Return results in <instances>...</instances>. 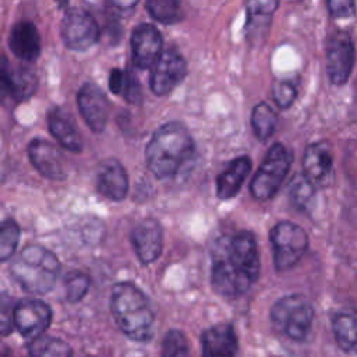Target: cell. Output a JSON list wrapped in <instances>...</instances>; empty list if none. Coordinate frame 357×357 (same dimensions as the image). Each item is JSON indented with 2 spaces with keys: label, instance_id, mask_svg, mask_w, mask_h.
<instances>
[{
  "label": "cell",
  "instance_id": "obj_28",
  "mask_svg": "<svg viewBox=\"0 0 357 357\" xmlns=\"http://www.w3.org/2000/svg\"><path fill=\"white\" fill-rule=\"evenodd\" d=\"M149 15L162 24H174L180 18L178 0H146Z\"/></svg>",
  "mask_w": 357,
  "mask_h": 357
},
{
  "label": "cell",
  "instance_id": "obj_20",
  "mask_svg": "<svg viewBox=\"0 0 357 357\" xmlns=\"http://www.w3.org/2000/svg\"><path fill=\"white\" fill-rule=\"evenodd\" d=\"M98 191L110 201H121L128 192V176L123 165L116 159L100 163L96 174Z\"/></svg>",
  "mask_w": 357,
  "mask_h": 357
},
{
  "label": "cell",
  "instance_id": "obj_17",
  "mask_svg": "<svg viewBox=\"0 0 357 357\" xmlns=\"http://www.w3.org/2000/svg\"><path fill=\"white\" fill-rule=\"evenodd\" d=\"M254 282L234 269L226 258L218 259L211 268L212 289L223 297H238L244 294Z\"/></svg>",
  "mask_w": 357,
  "mask_h": 357
},
{
  "label": "cell",
  "instance_id": "obj_10",
  "mask_svg": "<svg viewBox=\"0 0 357 357\" xmlns=\"http://www.w3.org/2000/svg\"><path fill=\"white\" fill-rule=\"evenodd\" d=\"M226 259L234 269L255 282L261 268L255 236L248 230L237 231L229 241Z\"/></svg>",
  "mask_w": 357,
  "mask_h": 357
},
{
  "label": "cell",
  "instance_id": "obj_35",
  "mask_svg": "<svg viewBox=\"0 0 357 357\" xmlns=\"http://www.w3.org/2000/svg\"><path fill=\"white\" fill-rule=\"evenodd\" d=\"M328 10L335 18H347L354 13V0H326Z\"/></svg>",
  "mask_w": 357,
  "mask_h": 357
},
{
  "label": "cell",
  "instance_id": "obj_24",
  "mask_svg": "<svg viewBox=\"0 0 357 357\" xmlns=\"http://www.w3.org/2000/svg\"><path fill=\"white\" fill-rule=\"evenodd\" d=\"M278 6L279 0H245L248 36L262 35Z\"/></svg>",
  "mask_w": 357,
  "mask_h": 357
},
{
  "label": "cell",
  "instance_id": "obj_8",
  "mask_svg": "<svg viewBox=\"0 0 357 357\" xmlns=\"http://www.w3.org/2000/svg\"><path fill=\"white\" fill-rule=\"evenodd\" d=\"M52 318V308L47 303L39 298H26L14 305V326L29 340L43 335L49 328Z\"/></svg>",
  "mask_w": 357,
  "mask_h": 357
},
{
  "label": "cell",
  "instance_id": "obj_11",
  "mask_svg": "<svg viewBox=\"0 0 357 357\" xmlns=\"http://www.w3.org/2000/svg\"><path fill=\"white\" fill-rule=\"evenodd\" d=\"M354 64V46L346 32H336L326 46V71L332 84H344Z\"/></svg>",
  "mask_w": 357,
  "mask_h": 357
},
{
  "label": "cell",
  "instance_id": "obj_26",
  "mask_svg": "<svg viewBox=\"0 0 357 357\" xmlns=\"http://www.w3.org/2000/svg\"><path fill=\"white\" fill-rule=\"evenodd\" d=\"M28 356L29 357H73V350L68 343H66L59 337L40 335L29 340Z\"/></svg>",
  "mask_w": 357,
  "mask_h": 357
},
{
  "label": "cell",
  "instance_id": "obj_34",
  "mask_svg": "<svg viewBox=\"0 0 357 357\" xmlns=\"http://www.w3.org/2000/svg\"><path fill=\"white\" fill-rule=\"evenodd\" d=\"M121 95L124 96V99L128 103H139L142 99V91H141V85L138 82V79L135 78V75L130 71H126V81H124V86H123V92Z\"/></svg>",
  "mask_w": 357,
  "mask_h": 357
},
{
  "label": "cell",
  "instance_id": "obj_33",
  "mask_svg": "<svg viewBox=\"0 0 357 357\" xmlns=\"http://www.w3.org/2000/svg\"><path fill=\"white\" fill-rule=\"evenodd\" d=\"M296 95H297L296 88L289 81H278L272 88L273 100L280 109L290 107L296 99Z\"/></svg>",
  "mask_w": 357,
  "mask_h": 357
},
{
  "label": "cell",
  "instance_id": "obj_32",
  "mask_svg": "<svg viewBox=\"0 0 357 357\" xmlns=\"http://www.w3.org/2000/svg\"><path fill=\"white\" fill-rule=\"evenodd\" d=\"M89 289V278L81 272H70L64 280L66 300L70 303L79 301Z\"/></svg>",
  "mask_w": 357,
  "mask_h": 357
},
{
  "label": "cell",
  "instance_id": "obj_13",
  "mask_svg": "<svg viewBox=\"0 0 357 357\" xmlns=\"http://www.w3.org/2000/svg\"><path fill=\"white\" fill-rule=\"evenodd\" d=\"M77 105L86 126L93 132H102L109 119V100L95 84H84L77 95Z\"/></svg>",
  "mask_w": 357,
  "mask_h": 357
},
{
  "label": "cell",
  "instance_id": "obj_22",
  "mask_svg": "<svg viewBox=\"0 0 357 357\" xmlns=\"http://www.w3.org/2000/svg\"><path fill=\"white\" fill-rule=\"evenodd\" d=\"M252 162L248 156H238L233 159L216 178V195L220 199L233 198L248 177Z\"/></svg>",
  "mask_w": 357,
  "mask_h": 357
},
{
  "label": "cell",
  "instance_id": "obj_36",
  "mask_svg": "<svg viewBox=\"0 0 357 357\" xmlns=\"http://www.w3.org/2000/svg\"><path fill=\"white\" fill-rule=\"evenodd\" d=\"M124 81H126V71L119 70V68H113L110 71V75H109V89L113 93L120 95L123 92Z\"/></svg>",
  "mask_w": 357,
  "mask_h": 357
},
{
  "label": "cell",
  "instance_id": "obj_27",
  "mask_svg": "<svg viewBox=\"0 0 357 357\" xmlns=\"http://www.w3.org/2000/svg\"><path fill=\"white\" fill-rule=\"evenodd\" d=\"M276 123H278V116L268 103L261 102L252 109L251 126L258 139L261 141L268 139L273 134L276 128Z\"/></svg>",
  "mask_w": 357,
  "mask_h": 357
},
{
  "label": "cell",
  "instance_id": "obj_25",
  "mask_svg": "<svg viewBox=\"0 0 357 357\" xmlns=\"http://www.w3.org/2000/svg\"><path fill=\"white\" fill-rule=\"evenodd\" d=\"M332 329L337 344L347 353L357 354V311H344L332 321Z\"/></svg>",
  "mask_w": 357,
  "mask_h": 357
},
{
  "label": "cell",
  "instance_id": "obj_19",
  "mask_svg": "<svg viewBox=\"0 0 357 357\" xmlns=\"http://www.w3.org/2000/svg\"><path fill=\"white\" fill-rule=\"evenodd\" d=\"M202 357H236L237 336L230 324L209 326L201 335Z\"/></svg>",
  "mask_w": 357,
  "mask_h": 357
},
{
  "label": "cell",
  "instance_id": "obj_5",
  "mask_svg": "<svg viewBox=\"0 0 357 357\" xmlns=\"http://www.w3.org/2000/svg\"><path fill=\"white\" fill-rule=\"evenodd\" d=\"M291 160V152L283 144H273L251 180L250 191L252 197L259 201L272 198L286 178Z\"/></svg>",
  "mask_w": 357,
  "mask_h": 357
},
{
  "label": "cell",
  "instance_id": "obj_23",
  "mask_svg": "<svg viewBox=\"0 0 357 357\" xmlns=\"http://www.w3.org/2000/svg\"><path fill=\"white\" fill-rule=\"evenodd\" d=\"M47 127L50 134L67 151L79 152L82 149L81 135L74 124V120L66 110L53 107L47 114Z\"/></svg>",
  "mask_w": 357,
  "mask_h": 357
},
{
  "label": "cell",
  "instance_id": "obj_16",
  "mask_svg": "<svg viewBox=\"0 0 357 357\" xmlns=\"http://www.w3.org/2000/svg\"><path fill=\"white\" fill-rule=\"evenodd\" d=\"M28 156L32 166L49 180H64L66 169L61 152L49 141L32 139L28 146Z\"/></svg>",
  "mask_w": 357,
  "mask_h": 357
},
{
  "label": "cell",
  "instance_id": "obj_18",
  "mask_svg": "<svg viewBox=\"0 0 357 357\" xmlns=\"http://www.w3.org/2000/svg\"><path fill=\"white\" fill-rule=\"evenodd\" d=\"M303 174L315 188L328 185L332 174V153L326 142H314L307 146L303 158Z\"/></svg>",
  "mask_w": 357,
  "mask_h": 357
},
{
  "label": "cell",
  "instance_id": "obj_9",
  "mask_svg": "<svg viewBox=\"0 0 357 357\" xmlns=\"http://www.w3.org/2000/svg\"><path fill=\"white\" fill-rule=\"evenodd\" d=\"M187 75V64L174 49L163 50L152 66L149 85L153 93L163 96L170 93Z\"/></svg>",
  "mask_w": 357,
  "mask_h": 357
},
{
  "label": "cell",
  "instance_id": "obj_14",
  "mask_svg": "<svg viewBox=\"0 0 357 357\" xmlns=\"http://www.w3.org/2000/svg\"><path fill=\"white\" fill-rule=\"evenodd\" d=\"M0 82L3 93H7L15 102L28 100L38 86V78L33 70L24 66L13 67L6 56L1 57Z\"/></svg>",
  "mask_w": 357,
  "mask_h": 357
},
{
  "label": "cell",
  "instance_id": "obj_7",
  "mask_svg": "<svg viewBox=\"0 0 357 357\" xmlns=\"http://www.w3.org/2000/svg\"><path fill=\"white\" fill-rule=\"evenodd\" d=\"M61 39L71 50H86L99 39L98 22L89 13L71 8L61 21Z\"/></svg>",
  "mask_w": 357,
  "mask_h": 357
},
{
  "label": "cell",
  "instance_id": "obj_6",
  "mask_svg": "<svg viewBox=\"0 0 357 357\" xmlns=\"http://www.w3.org/2000/svg\"><path fill=\"white\" fill-rule=\"evenodd\" d=\"M273 264L276 271L283 272L293 268L308 248L305 230L294 222H278L269 233Z\"/></svg>",
  "mask_w": 357,
  "mask_h": 357
},
{
  "label": "cell",
  "instance_id": "obj_21",
  "mask_svg": "<svg viewBox=\"0 0 357 357\" xmlns=\"http://www.w3.org/2000/svg\"><path fill=\"white\" fill-rule=\"evenodd\" d=\"M10 49L24 61H35L40 54V36L29 21L17 22L10 32Z\"/></svg>",
  "mask_w": 357,
  "mask_h": 357
},
{
  "label": "cell",
  "instance_id": "obj_38",
  "mask_svg": "<svg viewBox=\"0 0 357 357\" xmlns=\"http://www.w3.org/2000/svg\"><path fill=\"white\" fill-rule=\"evenodd\" d=\"M54 1H56V3H57V6H59V7H61V8H63V7H66V6H67V3H68V0H54Z\"/></svg>",
  "mask_w": 357,
  "mask_h": 357
},
{
  "label": "cell",
  "instance_id": "obj_30",
  "mask_svg": "<svg viewBox=\"0 0 357 357\" xmlns=\"http://www.w3.org/2000/svg\"><path fill=\"white\" fill-rule=\"evenodd\" d=\"M20 226L13 219H7L0 227V259L4 262L15 252L20 240Z\"/></svg>",
  "mask_w": 357,
  "mask_h": 357
},
{
  "label": "cell",
  "instance_id": "obj_4",
  "mask_svg": "<svg viewBox=\"0 0 357 357\" xmlns=\"http://www.w3.org/2000/svg\"><path fill=\"white\" fill-rule=\"evenodd\" d=\"M312 319L314 308L301 294L284 296L271 308V321L275 329L296 342H301L308 336Z\"/></svg>",
  "mask_w": 357,
  "mask_h": 357
},
{
  "label": "cell",
  "instance_id": "obj_12",
  "mask_svg": "<svg viewBox=\"0 0 357 357\" xmlns=\"http://www.w3.org/2000/svg\"><path fill=\"white\" fill-rule=\"evenodd\" d=\"M131 243L138 259L144 264L155 262L163 250V227L153 218H145L131 231Z\"/></svg>",
  "mask_w": 357,
  "mask_h": 357
},
{
  "label": "cell",
  "instance_id": "obj_1",
  "mask_svg": "<svg viewBox=\"0 0 357 357\" xmlns=\"http://www.w3.org/2000/svg\"><path fill=\"white\" fill-rule=\"evenodd\" d=\"M194 155V141L178 121L160 126L145 148V159L156 178L176 176Z\"/></svg>",
  "mask_w": 357,
  "mask_h": 357
},
{
  "label": "cell",
  "instance_id": "obj_2",
  "mask_svg": "<svg viewBox=\"0 0 357 357\" xmlns=\"http://www.w3.org/2000/svg\"><path fill=\"white\" fill-rule=\"evenodd\" d=\"M112 315L131 340L145 343L155 335V311L144 291L130 282H120L110 293Z\"/></svg>",
  "mask_w": 357,
  "mask_h": 357
},
{
  "label": "cell",
  "instance_id": "obj_15",
  "mask_svg": "<svg viewBox=\"0 0 357 357\" xmlns=\"http://www.w3.org/2000/svg\"><path fill=\"white\" fill-rule=\"evenodd\" d=\"M162 35L153 25H138L131 36V52L135 67L141 70L152 67L162 54Z\"/></svg>",
  "mask_w": 357,
  "mask_h": 357
},
{
  "label": "cell",
  "instance_id": "obj_31",
  "mask_svg": "<svg viewBox=\"0 0 357 357\" xmlns=\"http://www.w3.org/2000/svg\"><path fill=\"white\" fill-rule=\"evenodd\" d=\"M314 191H315L314 184L303 173L297 174L291 180L290 190H289L290 199L293 205L297 208H307L312 199Z\"/></svg>",
  "mask_w": 357,
  "mask_h": 357
},
{
  "label": "cell",
  "instance_id": "obj_37",
  "mask_svg": "<svg viewBox=\"0 0 357 357\" xmlns=\"http://www.w3.org/2000/svg\"><path fill=\"white\" fill-rule=\"evenodd\" d=\"M113 7L120 10H131L137 6L138 0H107Z\"/></svg>",
  "mask_w": 357,
  "mask_h": 357
},
{
  "label": "cell",
  "instance_id": "obj_29",
  "mask_svg": "<svg viewBox=\"0 0 357 357\" xmlns=\"http://www.w3.org/2000/svg\"><path fill=\"white\" fill-rule=\"evenodd\" d=\"M162 357H191L185 335L178 329H170L162 343Z\"/></svg>",
  "mask_w": 357,
  "mask_h": 357
},
{
  "label": "cell",
  "instance_id": "obj_3",
  "mask_svg": "<svg viewBox=\"0 0 357 357\" xmlns=\"http://www.w3.org/2000/svg\"><path fill=\"white\" fill-rule=\"evenodd\" d=\"M61 265L50 250L29 244L11 261L10 273L13 279L31 294H45L53 289Z\"/></svg>",
  "mask_w": 357,
  "mask_h": 357
}]
</instances>
